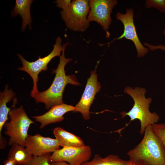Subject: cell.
I'll return each instance as SVG.
<instances>
[{"mask_svg":"<svg viewBox=\"0 0 165 165\" xmlns=\"http://www.w3.org/2000/svg\"></svg>","mask_w":165,"mask_h":165,"instance_id":"cell-27","label":"cell"},{"mask_svg":"<svg viewBox=\"0 0 165 165\" xmlns=\"http://www.w3.org/2000/svg\"><path fill=\"white\" fill-rule=\"evenodd\" d=\"M61 44L62 39L58 37L56 38L53 49L49 54L42 58L39 57L37 60L33 62L28 61L21 55L17 54L22 65V67L18 68V70L27 72L32 79L33 85L31 93L32 97H34L39 92L37 86L39 74L42 71H45L48 69L47 65L53 58L56 56L60 57L61 56V53L63 50Z\"/></svg>","mask_w":165,"mask_h":165,"instance_id":"cell-5","label":"cell"},{"mask_svg":"<svg viewBox=\"0 0 165 165\" xmlns=\"http://www.w3.org/2000/svg\"><path fill=\"white\" fill-rule=\"evenodd\" d=\"M90 77L88 78L84 91L79 102L75 106V112L80 113L85 120L90 118V109L95 98L96 94L101 88L100 83L97 81L96 70L90 72Z\"/></svg>","mask_w":165,"mask_h":165,"instance_id":"cell-10","label":"cell"},{"mask_svg":"<svg viewBox=\"0 0 165 165\" xmlns=\"http://www.w3.org/2000/svg\"><path fill=\"white\" fill-rule=\"evenodd\" d=\"M9 116L10 120L7 121L4 126L5 134L9 137V145L17 144L25 147L28 130L34 122L28 116L22 106L12 108Z\"/></svg>","mask_w":165,"mask_h":165,"instance_id":"cell-4","label":"cell"},{"mask_svg":"<svg viewBox=\"0 0 165 165\" xmlns=\"http://www.w3.org/2000/svg\"><path fill=\"white\" fill-rule=\"evenodd\" d=\"M152 126L154 132L161 141L165 152V123H156Z\"/></svg>","mask_w":165,"mask_h":165,"instance_id":"cell-18","label":"cell"},{"mask_svg":"<svg viewBox=\"0 0 165 165\" xmlns=\"http://www.w3.org/2000/svg\"><path fill=\"white\" fill-rule=\"evenodd\" d=\"M163 33L164 35H165V24L164 26V29L163 31Z\"/></svg>","mask_w":165,"mask_h":165,"instance_id":"cell-26","label":"cell"},{"mask_svg":"<svg viewBox=\"0 0 165 165\" xmlns=\"http://www.w3.org/2000/svg\"><path fill=\"white\" fill-rule=\"evenodd\" d=\"M71 2V0H57L55 2L57 6L62 9V10L67 9L70 5Z\"/></svg>","mask_w":165,"mask_h":165,"instance_id":"cell-21","label":"cell"},{"mask_svg":"<svg viewBox=\"0 0 165 165\" xmlns=\"http://www.w3.org/2000/svg\"><path fill=\"white\" fill-rule=\"evenodd\" d=\"M50 154L43 155L34 156L31 165H51L49 162Z\"/></svg>","mask_w":165,"mask_h":165,"instance_id":"cell-20","label":"cell"},{"mask_svg":"<svg viewBox=\"0 0 165 165\" xmlns=\"http://www.w3.org/2000/svg\"><path fill=\"white\" fill-rule=\"evenodd\" d=\"M0 149H2L4 148L6 145V141L5 139L2 135L0 136Z\"/></svg>","mask_w":165,"mask_h":165,"instance_id":"cell-24","label":"cell"},{"mask_svg":"<svg viewBox=\"0 0 165 165\" xmlns=\"http://www.w3.org/2000/svg\"><path fill=\"white\" fill-rule=\"evenodd\" d=\"M8 85H6L4 90L0 92V135L4 126L8 119L9 113L12 108L15 107L17 103L16 97L13 99V104L12 106L8 108L7 103L10 101L12 98L14 97L15 93L12 90L8 88Z\"/></svg>","mask_w":165,"mask_h":165,"instance_id":"cell-13","label":"cell"},{"mask_svg":"<svg viewBox=\"0 0 165 165\" xmlns=\"http://www.w3.org/2000/svg\"><path fill=\"white\" fill-rule=\"evenodd\" d=\"M32 0H16L15 6L11 13L13 17L19 15L22 19L21 30L24 31L28 25L30 30L31 18L30 13V7L33 2Z\"/></svg>","mask_w":165,"mask_h":165,"instance_id":"cell-15","label":"cell"},{"mask_svg":"<svg viewBox=\"0 0 165 165\" xmlns=\"http://www.w3.org/2000/svg\"><path fill=\"white\" fill-rule=\"evenodd\" d=\"M92 154L90 147H64L53 152L49 158V162L63 161L71 165H82L88 161Z\"/></svg>","mask_w":165,"mask_h":165,"instance_id":"cell-7","label":"cell"},{"mask_svg":"<svg viewBox=\"0 0 165 165\" xmlns=\"http://www.w3.org/2000/svg\"><path fill=\"white\" fill-rule=\"evenodd\" d=\"M68 44L66 43L63 45L61 55L56 69H53L52 73L55 74L53 81L50 86L46 90L40 92L33 98L36 102L43 103L46 109L52 106L64 103L63 95L65 88L68 84L79 85L75 75H66L64 70L66 64L72 60V58H66L64 55L65 47Z\"/></svg>","mask_w":165,"mask_h":165,"instance_id":"cell-2","label":"cell"},{"mask_svg":"<svg viewBox=\"0 0 165 165\" xmlns=\"http://www.w3.org/2000/svg\"><path fill=\"white\" fill-rule=\"evenodd\" d=\"M141 141L128 152L131 165H165V152L152 125L145 128Z\"/></svg>","mask_w":165,"mask_h":165,"instance_id":"cell-1","label":"cell"},{"mask_svg":"<svg viewBox=\"0 0 165 165\" xmlns=\"http://www.w3.org/2000/svg\"><path fill=\"white\" fill-rule=\"evenodd\" d=\"M149 50L152 51H153L156 50L160 49L165 51V45H159L156 46H153L150 45L149 46Z\"/></svg>","mask_w":165,"mask_h":165,"instance_id":"cell-22","label":"cell"},{"mask_svg":"<svg viewBox=\"0 0 165 165\" xmlns=\"http://www.w3.org/2000/svg\"><path fill=\"white\" fill-rule=\"evenodd\" d=\"M8 153V158L13 160L18 165H31L34 156L25 147L18 144L12 145Z\"/></svg>","mask_w":165,"mask_h":165,"instance_id":"cell-16","label":"cell"},{"mask_svg":"<svg viewBox=\"0 0 165 165\" xmlns=\"http://www.w3.org/2000/svg\"><path fill=\"white\" fill-rule=\"evenodd\" d=\"M133 14L134 10L131 8L127 9L125 14L119 12L116 14V18L118 20H120L123 25L124 32L120 36L114 39L110 42L114 40L120 39L124 38L131 40L135 46L138 57H141L146 54L148 52L149 50L141 44L138 37L134 22Z\"/></svg>","mask_w":165,"mask_h":165,"instance_id":"cell-9","label":"cell"},{"mask_svg":"<svg viewBox=\"0 0 165 165\" xmlns=\"http://www.w3.org/2000/svg\"><path fill=\"white\" fill-rule=\"evenodd\" d=\"M90 7L89 0H75L60 13L67 27L72 31H84L90 26L87 19Z\"/></svg>","mask_w":165,"mask_h":165,"instance_id":"cell-6","label":"cell"},{"mask_svg":"<svg viewBox=\"0 0 165 165\" xmlns=\"http://www.w3.org/2000/svg\"><path fill=\"white\" fill-rule=\"evenodd\" d=\"M117 3L116 0H89L90 9L87 16L88 21H94L97 23L107 34V30L112 21L111 14L113 9Z\"/></svg>","mask_w":165,"mask_h":165,"instance_id":"cell-8","label":"cell"},{"mask_svg":"<svg viewBox=\"0 0 165 165\" xmlns=\"http://www.w3.org/2000/svg\"><path fill=\"white\" fill-rule=\"evenodd\" d=\"M129 160L120 158L118 155L111 154L105 158L101 157L99 155H95L93 159L87 161L82 165H130Z\"/></svg>","mask_w":165,"mask_h":165,"instance_id":"cell-17","label":"cell"},{"mask_svg":"<svg viewBox=\"0 0 165 165\" xmlns=\"http://www.w3.org/2000/svg\"><path fill=\"white\" fill-rule=\"evenodd\" d=\"M60 146L55 138L44 137L39 134L28 135L25 144V148L34 156L53 153L60 149Z\"/></svg>","mask_w":165,"mask_h":165,"instance_id":"cell-11","label":"cell"},{"mask_svg":"<svg viewBox=\"0 0 165 165\" xmlns=\"http://www.w3.org/2000/svg\"><path fill=\"white\" fill-rule=\"evenodd\" d=\"M75 106L63 103L53 106L43 114L32 118L40 123L39 127L42 129L50 124L62 121L64 119V114L69 112H75Z\"/></svg>","mask_w":165,"mask_h":165,"instance_id":"cell-12","label":"cell"},{"mask_svg":"<svg viewBox=\"0 0 165 165\" xmlns=\"http://www.w3.org/2000/svg\"><path fill=\"white\" fill-rule=\"evenodd\" d=\"M53 133L60 146L64 147H80L85 146L82 139L61 127L55 128Z\"/></svg>","mask_w":165,"mask_h":165,"instance_id":"cell-14","label":"cell"},{"mask_svg":"<svg viewBox=\"0 0 165 165\" xmlns=\"http://www.w3.org/2000/svg\"><path fill=\"white\" fill-rule=\"evenodd\" d=\"M145 6L147 8L153 7L160 12H165V0H147Z\"/></svg>","mask_w":165,"mask_h":165,"instance_id":"cell-19","label":"cell"},{"mask_svg":"<svg viewBox=\"0 0 165 165\" xmlns=\"http://www.w3.org/2000/svg\"><path fill=\"white\" fill-rule=\"evenodd\" d=\"M3 165H17V164L13 159L8 158L4 161Z\"/></svg>","mask_w":165,"mask_h":165,"instance_id":"cell-23","label":"cell"},{"mask_svg":"<svg viewBox=\"0 0 165 165\" xmlns=\"http://www.w3.org/2000/svg\"><path fill=\"white\" fill-rule=\"evenodd\" d=\"M51 165H71L67 162L63 161H56L50 163Z\"/></svg>","mask_w":165,"mask_h":165,"instance_id":"cell-25","label":"cell"},{"mask_svg":"<svg viewBox=\"0 0 165 165\" xmlns=\"http://www.w3.org/2000/svg\"><path fill=\"white\" fill-rule=\"evenodd\" d=\"M124 91L133 98L134 104L128 112L121 113L122 117L129 116L130 118L129 123L135 119L139 120L141 125L140 133L143 134L147 127L156 123L160 119L158 114L155 112L152 113L149 110V105L152 101V98L145 97L146 90L143 88L136 87L133 89L127 86Z\"/></svg>","mask_w":165,"mask_h":165,"instance_id":"cell-3","label":"cell"}]
</instances>
